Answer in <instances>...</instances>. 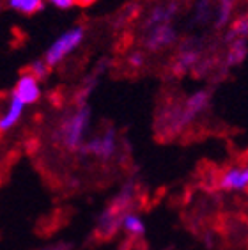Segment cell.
<instances>
[{
	"mask_svg": "<svg viewBox=\"0 0 248 250\" xmlns=\"http://www.w3.org/2000/svg\"><path fill=\"white\" fill-rule=\"evenodd\" d=\"M87 38V30L82 25H73L64 32H61L52 43L48 44L46 52L43 55V61L48 64V67H57L61 66L66 59H69L73 53L80 48Z\"/></svg>",
	"mask_w": 248,
	"mask_h": 250,
	"instance_id": "obj_2",
	"label": "cell"
},
{
	"mask_svg": "<svg viewBox=\"0 0 248 250\" xmlns=\"http://www.w3.org/2000/svg\"><path fill=\"white\" fill-rule=\"evenodd\" d=\"M119 229L123 232H126L129 238H142V236H145L147 226H145V222H144V218L140 217L139 213H135L131 209V211L123 215V218L119 222Z\"/></svg>",
	"mask_w": 248,
	"mask_h": 250,
	"instance_id": "obj_11",
	"label": "cell"
},
{
	"mask_svg": "<svg viewBox=\"0 0 248 250\" xmlns=\"http://www.w3.org/2000/svg\"><path fill=\"white\" fill-rule=\"evenodd\" d=\"M117 147H119L117 131L114 128H106L92 137H87V140L78 149V154H85V156H92L101 162H108L117 154Z\"/></svg>",
	"mask_w": 248,
	"mask_h": 250,
	"instance_id": "obj_4",
	"label": "cell"
},
{
	"mask_svg": "<svg viewBox=\"0 0 248 250\" xmlns=\"http://www.w3.org/2000/svg\"><path fill=\"white\" fill-rule=\"evenodd\" d=\"M25 108L27 106L21 101L9 94L5 106L0 110V133H9V131L16 130L25 116Z\"/></svg>",
	"mask_w": 248,
	"mask_h": 250,
	"instance_id": "obj_9",
	"label": "cell"
},
{
	"mask_svg": "<svg viewBox=\"0 0 248 250\" xmlns=\"http://www.w3.org/2000/svg\"><path fill=\"white\" fill-rule=\"evenodd\" d=\"M199 62V50H181L179 55H177V67L181 69V71H186L188 67H193L195 64Z\"/></svg>",
	"mask_w": 248,
	"mask_h": 250,
	"instance_id": "obj_16",
	"label": "cell"
},
{
	"mask_svg": "<svg viewBox=\"0 0 248 250\" xmlns=\"http://www.w3.org/2000/svg\"><path fill=\"white\" fill-rule=\"evenodd\" d=\"M216 187L227 193H243L248 188V167L247 165H232L227 167L218 176Z\"/></svg>",
	"mask_w": 248,
	"mask_h": 250,
	"instance_id": "obj_6",
	"label": "cell"
},
{
	"mask_svg": "<svg viewBox=\"0 0 248 250\" xmlns=\"http://www.w3.org/2000/svg\"><path fill=\"white\" fill-rule=\"evenodd\" d=\"M241 0H216V11H215V25L218 29H225L230 23L232 15L238 4Z\"/></svg>",
	"mask_w": 248,
	"mask_h": 250,
	"instance_id": "obj_14",
	"label": "cell"
},
{
	"mask_svg": "<svg viewBox=\"0 0 248 250\" xmlns=\"http://www.w3.org/2000/svg\"><path fill=\"white\" fill-rule=\"evenodd\" d=\"M44 250H69V247L64 245V243H59V245H50L48 249H44Z\"/></svg>",
	"mask_w": 248,
	"mask_h": 250,
	"instance_id": "obj_21",
	"label": "cell"
},
{
	"mask_svg": "<svg viewBox=\"0 0 248 250\" xmlns=\"http://www.w3.org/2000/svg\"><path fill=\"white\" fill-rule=\"evenodd\" d=\"M229 50H227V55H225V66L232 69V67H238L247 61L248 55V38H239L229 41Z\"/></svg>",
	"mask_w": 248,
	"mask_h": 250,
	"instance_id": "obj_12",
	"label": "cell"
},
{
	"mask_svg": "<svg viewBox=\"0 0 248 250\" xmlns=\"http://www.w3.org/2000/svg\"><path fill=\"white\" fill-rule=\"evenodd\" d=\"M5 5L13 13L21 16H34L44 9V0H5Z\"/></svg>",
	"mask_w": 248,
	"mask_h": 250,
	"instance_id": "obj_13",
	"label": "cell"
},
{
	"mask_svg": "<svg viewBox=\"0 0 248 250\" xmlns=\"http://www.w3.org/2000/svg\"><path fill=\"white\" fill-rule=\"evenodd\" d=\"M128 62H129V66H131V69H142V67L145 66V53H142V52L129 53Z\"/></svg>",
	"mask_w": 248,
	"mask_h": 250,
	"instance_id": "obj_18",
	"label": "cell"
},
{
	"mask_svg": "<svg viewBox=\"0 0 248 250\" xmlns=\"http://www.w3.org/2000/svg\"><path fill=\"white\" fill-rule=\"evenodd\" d=\"M91 121V106L87 103H78L71 112H67L66 116L59 121L57 130H55L53 137L64 149L71 151V153H78L82 144L89 137Z\"/></svg>",
	"mask_w": 248,
	"mask_h": 250,
	"instance_id": "obj_1",
	"label": "cell"
},
{
	"mask_svg": "<svg viewBox=\"0 0 248 250\" xmlns=\"http://www.w3.org/2000/svg\"><path fill=\"white\" fill-rule=\"evenodd\" d=\"M44 2L50 4L52 7H55V9H61V11H69L77 5V0H44Z\"/></svg>",
	"mask_w": 248,
	"mask_h": 250,
	"instance_id": "obj_19",
	"label": "cell"
},
{
	"mask_svg": "<svg viewBox=\"0 0 248 250\" xmlns=\"http://www.w3.org/2000/svg\"><path fill=\"white\" fill-rule=\"evenodd\" d=\"M229 30L225 34V39L227 41H232V39L239 38H248V16L247 15H239L238 18L230 20V23L227 25Z\"/></svg>",
	"mask_w": 248,
	"mask_h": 250,
	"instance_id": "obj_15",
	"label": "cell"
},
{
	"mask_svg": "<svg viewBox=\"0 0 248 250\" xmlns=\"http://www.w3.org/2000/svg\"><path fill=\"white\" fill-rule=\"evenodd\" d=\"M29 73L32 75L36 80H39V82H43V80H46L48 75H50V67H48V64L44 62L43 59H36V61H32L29 66Z\"/></svg>",
	"mask_w": 248,
	"mask_h": 250,
	"instance_id": "obj_17",
	"label": "cell"
},
{
	"mask_svg": "<svg viewBox=\"0 0 248 250\" xmlns=\"http://www.w3.org/2000/svg\"><path fill=\"white\" fill-rule=\"evenodd\" d=\"M177 39V30L172 23L165 25H156L151 29H145V36H144V48L151 53H158L167 50L168 46L176 43Z\"/></svg>",
	"mask_w": 248,
	"mask_h": 250,
	"instance_id": "obj_5",
	"label": "cell"
},
{
	"mask_svg": "<svg viewBox=\"0 0 248 250\" xmlns=\"http://www.w3.org/2000/svg\"><path fill=\"white\" fill-rule=\"evenodd\" d=\"M135 202V188L133 185H124L115 199L108 204L105 211L98 218V231L103 236L114 234L119 229V222L124 213L131 211V204Z\"/></svg>",
	"mask_w": 248,
	"mask_h": 250,
	"instance_id": "obj_3",
	"label": "cell"
},
{
	"mask_svg": "<svg viewBox=\"0 0 248 250\" xmlns=\"http://www.w3.org/2000/svg\"><path fill=\"white\" fill-rule=\"evenodd\" d=\"M0 11H2V0H0Z\"/></svg>",
	"mask_w": 248,
	"mask_h": 250,
	"instance_id": "obj_22",
	"label": "cell"
},
{
	"mask_svg": "<svg viewBox=\"0 0 248 250\" xmlns=\"http://www.w3.org/2000/svg\"><path fill=\"white\" fill-rule=\"evenodd\" d=\"M96 2H100V0H77V5H80V7H91Z\"/></svg>",
	"mask_w": 248,
	"mask_h": 250,
	"instance_id": "obj_20",
	"label": "cell"
},
{
	"mask_svg": "<svg viewBox=\"0 0 248 250\" xmlns=\"http://www.w3.org/2000/svg\"><path fill=\"white\" fill-rule=\"evenodd\" d=\"M209 92L206 91H197L190 94L185 105L179 108V126H186L190 125L191 121H195L209 106Z\"/></svg>",
	"mask_w": 248,
	"mask_h": 250,
	"instance_id": "obj_8",
	"label": "cell"
},
{
	"mask_svg": "<svg viewBox=\"0 0 248 250\" xmlns=\"http://www.w3.org/2000/svg\"><path fill=\"white\" fill-rule=\"evenodd\" d=\"M11 96H15L18 101H21L25 106L36 105V103H39L41 96H43L41 82L36 80L29 71L21 73L18 80H16L15 87H13V91H11Z\"/></svg>",
	"mask_w": 248,
	"mask_h": 250,
	"instance_id": "obj_7",
	"label": "cell"
},
{
	"mask_svg": "<svg viewBox=\"0 0 248 250\" xmlns=\"http://www.w3.org/2000/svg\"><path fill=\"white\" fill-rule=\"evenodd\" d=\"M177 15V4L176 2H168V4H160L149 11L147 18H145V29L156 27V25L172 23V20Z\"/></svg>",
	"mask_w": 248,
	"mask_h": 250,
	"instance_id": "obj_10",
	"label": "cell"
}]
</instances>
